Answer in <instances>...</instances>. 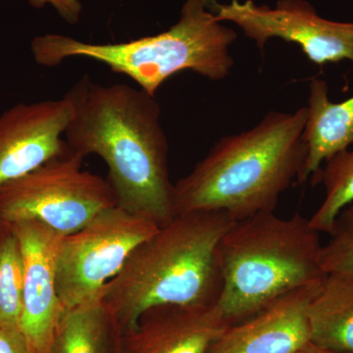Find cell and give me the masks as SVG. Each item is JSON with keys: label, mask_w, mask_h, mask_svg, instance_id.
<instances>
[{"label": "cell", "mask_w": 353, "mask_h": 353, "mask_svg": "<svg viewBox=\"0 0 353 353\" xmlns=\"http://www.w3.org/2000/svg\"><path fill=\"white\" fill-rule=\"evenodd\" d=\"M73 115L64 134L69 150L105 162L117 205L163 226L175 216L168 139L155 97L125 83L83 76L66 94Z\"/></svg>", "instance_id": "1"}, {"label": "cell", "mask_w": 353, "mask_h": 353, "mask_svg": "<svg viewBox=\"0 0 353 353\" xmlns=\"http://www.w3.org/2000/svg\"><path fill=\"white\" fill-rule=\"evenodd\" d=\"M296 353H341L333 352V350H326V348H322L317 347V345H313V343H309L303 350H299Z\"/></svg>", "instance_id": "21"}, {"label": "cell", "mask_w": 353, "mask_h": 353, "mask_svg": "<svg viewBox=\"0 0 353 353\" xmlns=\"http://www.w3.org/2000/svg\"><path fill=\"white\" fill-rule=\"evenodd\" d=\"M85 157L66 150L0 188V222L37 221L60 236L75 233L117 205L108 179L83 170Z\"/></svg>", "instance_id": "6"}, {"label": "cell", "mask_w": 353, "mask_h": 353, "mask_svg": "<svg viewBox=\"0 0 353 353\" xmlns=\"http://www.w3.org/2000/svg\"><path fill=\"white\" fill-rule=\"evenodd\" d=\"M309 88L303 131L307 148L305 182L319 172L326 160L353 145V95L343 101H332L328 85L321 79H313Z\"/></svg>", "instance_id": "13"}, {"label": "cell", "mask_w": 353, "mask_h": 353, "mask_svg": "<svg viewBox=\"0 0 353 353\" xmlns=\"http://www.w3.org/2000/svg\"><path fill=\"white\" fill-rule=\"evenodd\" d=\"M325 279L292 290L243 321L229 325L206 353H296L303 350L311 343L308 306Z\"/></svg>", "instance_id": "11"}, {"label": "cell", "mask_w": 353, "mask_h": 353, "mask_svg": "<svg viewBox=\"0 0 353 353\" xmlns=\"http://www.w3.org/2000/svg\"><path fill=\"white\" fill-rule=\"evenodd\" d=\"M234 222L219 211L183 213L141 243L101 292L121 333L154 306L218 303L223 288L219 245Z\"/></svg>", "instance_id": "3"}, {"label": "cell", "mask_w": 353, "mask_h": 353, "mask_svg": "<svg viewBox=\"0 0 353 353\" xmlns=\"http://www.w3.org/2000/svg\"><path fill=\"white\" fill-rule=\"evenodd\" d=\"M320 234L299 213L281 218L269 211L234 221L219 245L218 305L228 323L243 321L288 292L324 280Z\"/></svg>", "instance_id": "5"}, {"label": "cell", "mask_w": 353, "mask_h": 353, "mask_svg": "<svg viewBox=\"0 0 353 353\" xmlns=\"http://www.w3.org/2000/svg\"><path fill=\"white\" fill-rule=\"evenodd\" d=\"M211 9L220 22L238 26L257 48L263 50L272 39L296 43L312 63L324 66L353 63V22H334L321 17L306 0H278L275 7L253 0H211Z\"/></svg>", "instance_id": "8"}, {"label": "cell", "mask_w": 353, "mask_h": 353, "mask_svg": "<svg viewBox=\"0 0 353 353\" xmlns=\"http://www.w3.org/2000/svg\"><path fill=\"white\" fill-rule=\"evenodd\" d=\"M330 240L322 245L320 265L326 276L353 280V203L336 216Z\"/></svg>", "instance_id": "18"}, {"label": "cell", "mask_w": 353, "mask_h": 353, "mask_svg": "<svg viewBox=\"0 0 353 353\" xmlns=\"http://www.w3.org/2000/svg\"><path fill=\"white\" fill-rule=\"evenodd\" d=\"M307 316L311 343L353 353V280L327 276L309 304Z\"/></svg>", "instance_id": "15"}, {"label": "cell", "mask_w": 353, "mask_h": 353, "mask_svg": "<svg viewBox=\"0 0 353 353\" xmlns=\"http://www.w3.org/2000/svg\"><path fill=\"white\" fill-rule=\"evenodd\" d=\"M23 281L19 239L12 225L0 222V328L20 331Z\"/></svg>", "instance_id": "17"}, {"label": "cell", "mask_w": 353, "mask_h": 353, "mask_svg": "<svg viewBox=\"0 0 353 353\" xmlns=\"http://www.w3.org/2000/svg\"><path fill=\"white\" fill-rule=\"evenodd\" d=\"M0 353H34L19 330L0 328Z\"/></svg>", "instance_id": "20"}, {"label": "cell", "mask_w": 353, "mask_h": 353, "mask_svg": "<svg viewBox=\"0 0 353 353\" xmlns=\"http://www.w3.org/2000/svg\"><path fill=\"white\" fill-rule=\"evenodd\" d=\"M121 329L101 294L64 310L48 353H121Z\"/></svg>", "instance_id": "14"}, {"label": "cell", "mask_w": 353, "mask_h": 353, "mask_svg": "<svg viewBox=\"0 0 353 353\" xmlns=\"http://www.w3.org/2000/svg\"><path fill=\"white\" fill-rule=\"evenodd\" d=\"M210 2L185 0L170 29L125 43H90L58 34L36 37L31 43L32 57L46 67L57 66L69 58H88L129 77L152 97L180 72L224 80L234 66L230 48L238 34L217 20Z\"/></svg>", "instance_id": "4"}, {"label": "cell", "mask_w": 353, "mask_h": 353, "mask_svg": "<svg viewBox=\"0 0 353 353\" xmlns=\"http://www.w3.org/2000/svg\"><path fill=\"white\" fill-rule=\"evenodd\" d=\"M72 115L66 95L18 103L0 115V188L66 150L63 137Z\"/></svg>", "instance_id": "10"}, {"label": "cell", "mask_w": 353, "mask_h": 353, "mask_svg": "<svg viewBox=\"0 0 353 353\" xmlns=\"http://www.w3.org/2000/svg\"><path fill=\"white\" fill-rule=\"evenodd\" d=\"M32 6L43 8L51 6L59 14L60 17L69 24H77L80 20L83 6L80 0H29Z\"/></svg>", "instance_id": "19"}, {"label": "cell", "mask_w": 353, "mask_h": 353, "mask_svg": "<svg viewBox=\"0 0 353 353\" xmlns=\"http://www.w3.org/2000/svg\"><path fill=\"white\" fill-rule=\"evenodd\" d=\"M158 228L153 221L116 205L75 233L60 236L57 282L64 310L99 296L132 252Z\"/></svg>", "instance_id": "7"}, {"label": "cell", "mask_w": 353, "mask_h": 353, "mask_svg": "<svg viewBox=\"0 0 353 353\" xmlns=\"http://www.w3.org/2000/svg\"><path fill=\"white\" fill-rule=\"evenodd\" d=\"M307 108L271 111L252 129L219 139L173 185L175 215L219 211L234 221L274 211L294 181L303 183Z\"/></svg>", "instance_id": "2"}, {"label": "cell", "mask_w": 353, "mask_h": 353, "mask_svg": "<svg viewBox=\"0 0 353 353\" xmlns=\"http://www.w3.org/2000/svg\"><path fill=\"white\" fill-rule=\"evenodd\" d=\"M229 325L218 303L154 306L121 333V353H206Z\"/></svg>", "instance_id": "12"}, {"label": "cell", "mask_w": 353, "mask_h": 353, "mask_svg": "<svg viewBox=\"0 0 353 353\" xmlns=\"http://www.w3.org/2000/svg\"><path fill=\"white\" fill-rule=\"evenodd\" d=\"M24 266L20 331L34 353H48L64 312L58 294L57 252L60 234L37 221L13 223Z\"/></svg>", "instance_id": "9"}, {"label": "cell", "mask_w": 353, "mask_h": 353, "mask_svg": "<svg viewBox=\"0 0 353 353\" xmlns=\"http://www.w3.org/2000/svg\"><path fill=\"white\" fill-rule=\"evenodd\" d=\"M312 183H323L325 197L309 222L319 233L330 234L339 213L353 203V150H343L326 160L312 176Z\"/></svg>", "instance_id": "16"}]
</instances>
